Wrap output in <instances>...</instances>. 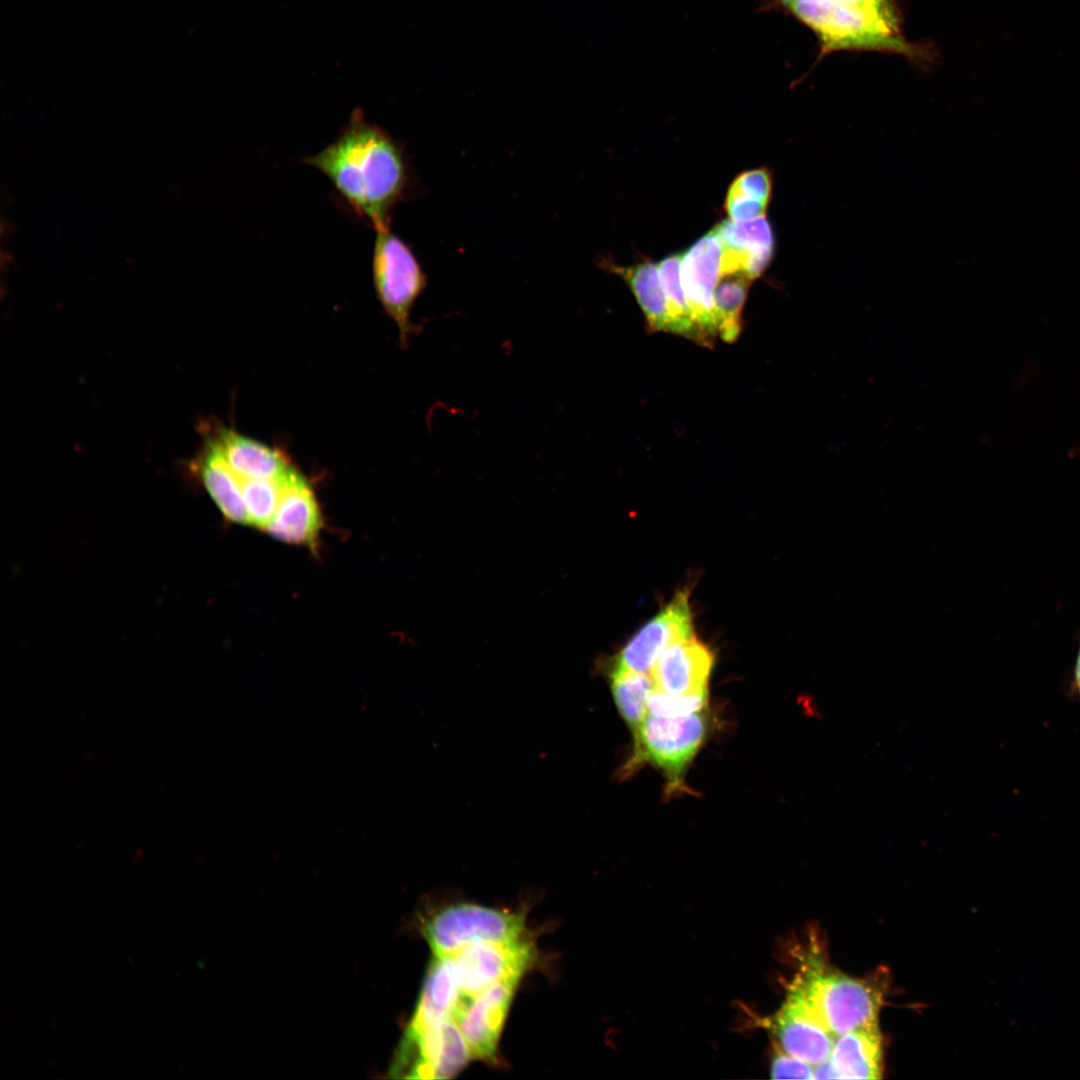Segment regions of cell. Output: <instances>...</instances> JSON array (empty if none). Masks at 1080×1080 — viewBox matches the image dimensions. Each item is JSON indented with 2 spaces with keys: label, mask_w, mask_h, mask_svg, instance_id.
Instances as JSON below:
<instances>
[{
  "label": "cell",
  "mask_w": 1080,
  "mask_h": 1080,
  "mask_svg": "<svg viewBox=\"0 0 1080 1080\" xmlns=\"http://www.w3.org/2000/svg\"><path fill=\"white\" fill-rule=\"evenodd\" d=\"M462 996L452 957L435 956L407 1031H419L438 1021L452 1018Z\"/></svg>",
  "instance_id": "obj_16"
},
{
  "label": "cell",
  "mask_w": 1080,
  "mask_h": 1080,
  "mask_svg": "<svg viewBox=\"0 0 1080 1080\" xmlns=\"http://www.w3.org/2000/svg\"><path fill=\"white\" fill-rule=\"evenodd\" d=\"M723 247L716 229L698 239L680 262V278L703 345L712 346L717 335L714 290L721 275Z\"/></svg>",
  "instance_id": "obj_10"
},
{
  "label": "cell",
  "mask_w": 1080,
  "mask_h": 1080,
  "mask_svg": "<svg viewBox=\"0 0 1080 1080\" xmlns=\"http://www.w3.org/2000/svg\"><path fill=\"white\" fill-rule=\"evenodd\" d=\"M751 282L741 272L720 275L714 290V309L717 334L725 342H734L740 334L741 312Z\"/></svg>",
  "instance_id": "obj_22"
},
{
  "label": "cell",
  "mask_w": 1080,
  "mask_h": 1080,
  "mask_svg": "<svg viewBox=\"0 0 1080 1080\" xmlns=\"http://www.w3.org/2000/svg\"><path fill=\"white\" fill-rule=\"evenodd\" d=\"M768 204L744 195L727 193L725 208L732 221H748L766 213Z\"/></svg>",
  "instance_id": "obj_28"
},
{
  "label": "cell",
  "mask_w": 1080,
  "mask_h": 1080,
  "mask_svg": "<svg viewBox=\"0 0 1080 1080\" xmlns=\"http://www.w3.org/2000/svg\"><path fill=\"white\" fill-rule=\"evenodd\" d=\"M451 957L461 993L475 996L498 982L521 978L535 951L531 943L519 938L473 944Z\"/></svg>",
  "instance_id": "obj_8"
},
{
  "label": "cell",
  "mask_w": 1080,
  "mask_h": 1080,
  "mask_svg": "<svg viewBox=\"0 0 1080 1080\" xmlns=\"http://www.w3.org/2000/svg\"><path fill=\"white\" fill-rule=\"evenodd\" d=\"M715 663L713 651L694 637L672 644L655 662L654 688L671 694L707 691Z\"/></svg>",
  "instance_id": "obj_13"
},
{
  "label": "cell",
  "mask_w": 1080,
  "mask_h": 1080,
  "mask_svg": "<svg viewBox=\"0 0 1080 1080\" xmlns=\"http://www.w3.org/2000/svg\"><path fill=\"white\" fill-rule=\"evenodd\" d=\"M682 253L673 254L659 264V276L665 294L668 332L684 336L703 345L700 331L695 323L680 278Z\"/></svg>",
  "instance_id": "obj_20"
},
{
  "label": "cell",
  "mask_w": 1080,
  "mask_h": 1080,
  "mask_svg": "<svg viewBox=\"0 0 1080 1080\" xmlns=\"http://www.w3.org/2000/svg\"><path fill=\"white\" fill-rule=\"evenodd\" d=\"M879 1025L836 1037L830 1057L813 1067L814 1079H879L882 1076Z\"/></svg>",
  "instance_id": "obj_14"
},
{
  "label": "cell",
  "mask_w": 1080,
  "mask_h": 1080,
  "mask_svg": "<svg viewBox=\"0 0 1080 1080\" xmlns=\"http://www.w3.org/2000/svg\"><path fill=\"white\" fill-rule=\"evenodd\" d=\"M520 978L498 982L475 996L463 995L452 1019L472 1058L493 1060L504 1021Z\"/></svg>",
  "instance_id": "obj_12"
},
{
  "label": "cell",
  "mask_w": 1080,
  "mask_h": 1080,
  "mask_svg": "<svg viewBox=\"0 0 1080 1080\" xmlns=\"http://www.w3.org/2000/svg\"><path fill=\"white\" fill-rule=\"evenodd\" d=\"M216 442L240 479L278 480L291 469L279 451L234 431L223 430Z\"/></svg>",
  "instance_id": "obj_17"
},
{
  "label": "cell",
  "mask_w": 1080,
  "mask_h": 1080,
  "mask_svg": "<svg viewBox=\"0 0 1080 1080\" xmlns=\"http://www.w3.org/2000/svg\"><path fill=\"white\" fill-rule=\"evenodd\" d=\"M468 1045L452 1018L422 1030L407 1031L399 1067L410 1078L447 1079L456 1075L471 1058Z\"/></svg>",
  "instance_id": "obj_9"
},
{
  "label": "cell",
  "mask_w": 1080,
  "mask_h": 1080,
  "mask_svg": "<svg viewBox=\"0 0 1080 1080\" xmlns=\"http://www.w3.org/2000/svg\"><path fill=\"white\" fill-rule=\"evenodd\" d=\"M773 1029L781 1050L813 1066L830 1057L836 1039L817 1016L799 977L776 1013Z\"/></svg>",
  "instance_id": "obj_11"
},
{
  "label": "cell",
  "mask_w": 1080,
  "mask_h": 1080,
  "mask_svg": "<svg viewBox=\"0 0 1080 1080\" xmlns=\"http://www.w3.org/2000/svg\"><path fill=\"white\" fill-rule=\"evenodd\" d=\"M837 3L876 10L891 18H895L890 0H833Z\"/></svg>",
  "instance_id": "obj_29"
},
{
  "label": "cell",
  "mask_w": 1080,
  "mask_h": 1080,
  "mask_svg": "<svg viewBox=\"0 0 1080 1080\" xmlns=\"http://www.w3.org/2000/svg\"><path fill=\"white\" fill-rule=\"evenodd\" d=\"M320 512L311 488L293 469L285 475L276 512L265 527L271 536L292 544H310L318 535Z\"/></svg>",
  "instance_id": "obj_15"
},
{
  "label": "cell",
  "mask_w": 1080,
  "mask_h": 1080,
  "mask_svg": "<svg viewBox=\"0 0 1080 1080\" xmlns=\"http://www.w3.org/2000/svg\"><path fill=\"white\" fill-rule=\"evenodd\" d=\"M333 184L375 230L389 229L394 205L411 188L407 155L383 128L354 111L333 142L303 159Z\"/></svg>",
  "instance_id": "obj_1"
},
{
  "label": "cell",
  "mask_w": 1080,
  "mask_h": 1080,
  "mask_svg": "<svg viewBox=\"0 0 1080 1080\" xmlns=\"http://www.w3.org/2000/svg\"><path fill=\"white\" fill-rule=\"evenodd\" d=\"M376 231L372 255V276L376 296L399 331L406 347L418 327L411 311L427 286V276L411 248L389 229Z\"/></svg>",
  "instance_id": "obj_5"
},
{
  "label": "cell",
  "mask_w": 1080,
  "mask_h": 1080,
  "mask_svg": "<svg viewBox=\"0 0 1080 1080\" xmlns=\"http://www.w3.org/2000/svg\"><path fill=\"white\" fill-rule=\"evenodd\" d=\"M201 479L227 520L249 524L240 478L226 462L216 441L211 443L206 451L201 464Z\"/></svg>",
  "instance_id": "obj_19"
},
{
  "label": "cell",
  "mask_w": 1080,
  "mask_h": 1080,
  "mask_svg": "<svg viewBox=\"0 0 1080 1080\" xmlns=\"http://www.w3.org/2000/svg\"><path fill=\"white\" fill-rule=\"evenodd\" d=\"M812 968L799 978L817 1016L835 1038L878 1024L886 987L884 975L854 978Z\"/></svg>",
  "instance_id": "obj_4"
},
{
  "label": "cell",
  "mask_w": 1080,
  "mask_h": 1080,
  "mask_svg": "<svg viewBox=\"0 0 1080 1080\" xmlns=\"http://www.w3.org/2000/svg\"><path fill=\"white\" fill-rule=\"evenodd\" d=\"M283 478L240 479L249 524L265 529L271 521L280 501Z\"/></svg>",
  "instance_id": "obj_24"
},
{
  "label": "cell",
  "mask_w": 1080,
  "mask_h": 1080,
  "mask_svg": "<svg viewBox=\"0 0 1080 1080\" xmlns=\"http://www.w3.org/2000/svg\"><path fill=\"white\" fill-rule=\"evenodd\" d=\"M524 928L520 913L457 904L434 915L425 925L424 936L435 956H452L473 944L519 939Z\"/></svg>",
  "instance_id": "obj_6"
},
{
  "label": "cell",
  "mask_w": 1080,
  "mask_h": 1080,
  "mask_svg": "<svg viewBox=\"0 0 1080 1080\" xmlns=\"http://www.w3.org/2000/svg\"><path fill=\"white\" fill-rule=\"evenodd\" d=\"M715 229L723 248L747 253L774 251L773 231L765 216L748 221L725 220Z\"/></svg>",
  "instance_id": "obj_23"
},
{
  "label": "cell",
  "mask_w": 1080,
  "mask_h": 1080,
  "mask_svg": "<svg viewBox=\"0 0 1080 1080\" xmlns=\"http://www.w3.org/2000/svg\"><path fill=\"white\" fill-rule=\"evenodd\" d=\"M618 712L630 728L632 735L639 729L647 712V700L654 689L651 676L645 673L604 669Z\"/></svg>",
  "instance_id": "obj_21"
},
{
  "label": "cell",
  "mask_w": 1080,
  "mask_h": 1080,
  "mask_svg": "<svg viewBox=\"0 0 1080 1080\" xmlns=\"http://www.w3.org/2000/svg\"><path fill=\"white\" fill-rule=\"evenodd\" d=\"M1071 689L1074 694L1080 698V637L1073 666Z\"/></svg>",
  "instance_id": "obj_30"
},
{
  "label": "cell",
  "mask_w": 1080,
  "mask_h": 1080,
  "mask_svg": "<svg viewBox=\"0 0 1080 1080\" xmlns=\"http://www.w3.org/2000/svg\"><path fill=\"white\" fill-rule=\"evenodd\" d=\"M607 270L620 276L635 296L650 332H668V314L661 285L658 264L641 262L623 267L603 263Z\"/></svg>",
  "instance_id": "obj_18"
},
{
  "label": "cell",
  "mask_w": 1080,
  "mask_h": 1080,
  "mask_svg": "<svg viewBox=\"0 0 1080 1080\" xmlns=\"http://www.w3.org/2000/svg\"><path fill=\"white\" fill-rule=\"evenodd\" d=\"M787 6L817 34L825 53L876 49L911 54V47L898 33L896 19L876 10L833 0H804Z\"/></svg>",
  "instance_id": "obj_2"
},
{
  "label": "cell",
  "mask_w": 1080,
  "mask_h": 1080,
  "mask_svg": "<svg viewBox=\"0 0 1080 1080\" xmlns=\"http://www.w3.org/2000/svg\"><path fill=\"white\" fill-rule=\"evenodd\" d=\"M689 590L681 589L652 619L645 623L612 657L605 668L651 673L665 649L694 637Z\"/></svg>",
  "instance_id": "obj_7"
},
{
  "label": "cell",
  "mask_w": 1080,
  "mask_h": 1080,
  "mask_svg": "<svg viewBox=\"0 0 1080 1080\" xmlns=\"http://www.w3.org/2000/svg\"><path fill=\"white\" fill-rule=\"evenodd\" d=\"M708 703V692L671 694L654 688L647 700L648 713L676 717L701 712Z\"/></svg>",
  "instance_id": "obj_25"
},
{
  "label": "cell",
  "mask_w": 1080,
  "mask_h": 1080,
  "mask_svg": "<svg viewBox=\"0 0 1080 1080\" xmlns=\"http://www.w3.org/2000/svg\"><path fill=\"white\" fill-rule=\"evenodd\" d=\"M783 1L786 3V5H788V4H791V3H794V2L804 1V0H783Z\"/></svg>",
  "instance_id": "obj_31"
},
{
  "label": "cell",
  "mask_w": 1080,
  "mask_h": 1080,
  "mask_svg": "<svg viewBox=\"0 0 1080 1080\" xmlns=\"http://www.w3.org/2000/svg\"><path fill=\"white\" fill-rule=\"evenodd\" d=\"M772 189L771 176L767 169H754L738 175L729 187L728 193L744 195L769 202Z\"/></svg>",
  "instance_id": "obj_26"
},
{
  "label": "cell",
  "mask_w": 1080,
  "mask_h": 1080,
  "mask_svg": "<svg viewBox=\"0 0 1080 1080\" xmlns=\"http://www.w3.org/2000/svg\"><path fill=\"white\" fill-rule=\"evenodd\" d=\"M813 1065L792 1056L783 1050H777L770 1065L772 1079H814Z\"/></svg>",
  "instance_id": "obj_27"
},
{
  "label": "cell",
  "mask_w": 1080,
  "mask_h": 1080,
  "mask_svg": "<svg viewBox=\"0 0 1080 1080\" xmlns=\"http://www.w3.org/2000/svg\"><path fill=\"white\" fill-rule=\"evenodd\" d=\"M701 712L676 717L647 713L633 735V753L621 769V776H630L644 763H650L662 770L666 794L683 792L685 772L707 733V719Z\"/></svg>",
  "instance_id": "obj_3"
}]
</instances>
